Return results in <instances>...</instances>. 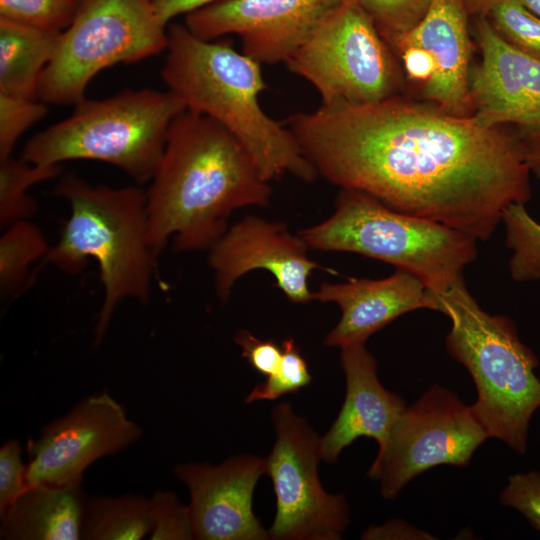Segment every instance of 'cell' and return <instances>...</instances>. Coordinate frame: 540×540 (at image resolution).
Masks as SVG:
<instances>
[{
    "label": "cell",
    "mask_w": 540,
    "mask_h": 540,
    "mask_svg": "<svg viewBox=\"0 0 540 540\" xmlns=\"http://www.w3.org/2000/svg\"><path fill=\"white\" fill-rule=\"evenodd\" d=\"M317 175L386 206L487 240L505 209L531 197L522 146L507 126H486L395 95L321 104L288 119Z\"/></svg>",
    "instance_id": "obj_1"
},
{
    "label": "cell",
    "mask_w": 540,
    "mask_h": 540,
    "mask_svg": "<svg viewBox=\"0 0 540 540\" xmlns=\"http://www.w3.org/2000/svg\"><path fill=\"white\" fill-rule=\"evenodd\" d=\"M502 505L519 511L540 532V472L530 471L509 476L500 494Z\"/></svg>",
    "instance_id": "obj_31"
},
{
    "label": "cell",
    "mask_w": 540,
    "mask_h": 540,
    "mask_svg": "<svg viewBox=\"0 0 540 540\" xmlns=\"http://www.w3.org/2000/svg\"><path fill=\"white\" fill-rule=\"evenodd\" d=\"M141 435V428L109 394L85 398L45 426L36 440H28L27 482L79 488L93 462L119 453Z\"/></svg>",
    "instance_id": "obj_12"
},
{
    "label": "cell",
    "mask_w": 540,
    "mask_h": 540,
    "mask_svg": "<svg viewBox=\"0 0 540 540\" xmlns=\"http://www.w3.org/2000/svg\"><path fill=\"white\" fill-rule=\"evenodd\" d=\"M49 247L42 231L26 220L4 228L0 237V292L2 298H12L29 285L32 264L43 259Z\"/></svg>",
    "instance_id": "obj_23"
},
{
    "label": "cell",
    "mask_w": 540,
    "mask_h": 540,
    "mask_svg": "<svg viewBox=\"0 0 540 540\" xmlns=\"http://www.w3.org/2000/svg\"><path fill=\"white\" fill-rule=\"evenodd\" d=\"M168 33L150 0H84L61 32L42 73L37 99L77 104L89 82L118 63H134L166 51Z\"/></svg>",
    "instance_id": "obj_8"
},
{
    "label": "cell",
    "mask_w": 540,
    "mask_h": 540,
    "mask_svg": "<svg viewBox=\"0 0 540 540\" xmlns=\"http://www.w3.org/2000/svg\"><path fill=\"white\" fill-rule=\"evenodd\" d=\"M467 14L464 0H432L415 27L386 41L391 48L415 45L430 55L435 70L423 93L438 109L458 116L472 114Z\"/></svg>",
    "instance_id": "obj_18"
},
{
    "label": "cell",
    "mask_w": 540,
    "mask_h": 540,
    "mask_svg": "<svg viewBox=\"0 0 540 540\" xmlns=\"http://www.w3.org/2000/svg\"><path fill=\"white\" fill-rule=\"evenodd\" d=\"M160 22L167 26L181 14H189L219 0H150Z\"/></svg>",
    "instance_id": "obj_36"
},
{
    "label": "cell",
    "mask_w": 540,
    "mask_h": 540,
    "mask_svg": "<svg viewBox=\"0 0 540 540\" xmlns=\"http://www.w3.org/2000/svg\"><path fill=\"white\" fill-rule=\"evenodd\" d=\"M340 362L346 395L337 418L321 438L322 457L328 463H335L359 437L372 438L382 447L406 408L400 395L380 383L376 360L365 344L342 347Z\"/></svg>",
    "instance_id": "obj_19"
},
{
    "label": "cell",
    "mask_w": 540,
    "mask_h": 540,
    "mask_svg": "<svg viewBox=\"0 0 540 540\" xmlns=\"http://www.w3.org/2000/svg\"><path fill=\"white\" fill-rule=\"evenodd\" d=\"M313 300L334 302L341 310L336 326L324 339L325 346L365 344L375 332L407 312L435 310L427 286L417 276L398 269L378 279L350 278L342 283H321Z\"/></svg>",
    "instance_id": "obj_17"
},
{
    "label": "cell",
    "mask_w": 540,
    "mask_h": 540,
    "mask_svg": "<svg viewBox=\"0 0 540 540\" xmlns=\"http://www.w3.org/2000/svg\"><path fill=\"white\" fill-rule=\"evenodd\" d=\"M393 49L399 55L408 78L422 84L424 88L432 79L435 70L430 55L415 45H398Z\"/></svg>",
    "instance_id": "obj_34"
},
{
    "label": "cell",
    "mask_w": 540,
    "mask_h": 540,
    "mask_svg": "<svg viewBox=\"0 0 540 540\" xmlns=\"http://www.w3.org/2000/svg\"><path fill=\"white\" fill-rule=\"evenodd\" d=\"M84 0H0V17L47 30H65Z\"/></svg>",
    "instance_id": "obj_27"
},
{
    "label": "cell",
    "mask_w": 540,
    "mask_h": 540,
    "mask_svg": "<svg viewBox=\"0 0 540 540\" xmlns=\"http://www.w3.org/2000/svg\"><path fill=\"white\" fill-rule=\"evenodd\" d=\"M167 33L161 77L186 109L231 132L266 181L286 173L305 182L318 176L290 129L262 109L259 96L266 83L259 62L235 50L229 38L203 40L177 23Z\"/></svg>",
    "instance_id": "obj_3"
},
{
    "label": "cell",
    "mask_w": 540,
    "mask_h": 540,
    "mask_svg": "<svg viewBox=\"0 0 540 540\" xmlns=\"http://www.w3.org/2000/svg\"><path fill=\"white\" fill-rule=\"evenodd\" d=\"M373 21L385 41L415 27L432 0H349Z\"/></svg>",
    "instance_id": "obj_28"
},
{
    "label": "cell",
    "mask_w": 540,
    "mask_h": 540,
    "mask_svg": "<svg viewBox=\"0 0 540 540\" xmlns=\"http://www.w3.org/2000/svg\"><path fill=\"white\" fill-rule=\"evenodd\" d=\"M72 114L34 135L22 159L39 165L96 160L150 182L160 164L173 119L186 109L171 91L125 90L105 99H83Z\"/></svg>",
    "instance_id": "obj_7"
},
{
    "label": "cell",
    "mask_w": 540,
    "mask_h": 540,
    "mask_svg": "<svg viewBox=\"0 0 540 540\" xmlns=\"http://www.w3.org/2000/svg\"><path fill=\"white\" fill-rule=\"evenodd\" d=\"M79 488L29 485L0 512V536L8 540H78L85 516Z\"/></svg>",
    "instance_id": "obj_20"
},
{
    "label": "cell",
    "mask_w": 540,
    "mask_h": 540,
    "mask_svg": "<svg viewBox=\"0 0 540 540\" xmlns=\"http://www.w3.org/2000/svg\"><path fill=\"white\" fill-rule=\"evenodd\" d=\"M528 10L540 17V0H519Z\"/></svg>",
    "instance_id": "obj_38"
},
{
    "label": "cell",
    "mask_w": 540,
    "mask_h": 540,
    "mask_svg": "<svg viewBox=\"0 0 540 540\" xmlns=\"http://www.w3.org/2000/svg\"><path fill=\"white\" fill-rule=\"evenodd\" d=\"M308 249L300 235H292L284 223L244 217L209 249L208 263L214 271L217 296L227 300L241 276L261 269L272 274L290 302L312 301L308 279L315 269L324 267L308 257Z\"/></svg>",
    "instance_id": "obj_15"
},
{
    "label": "cell",
    "mask_w": 540,
    "mask_h": 540,
    "mask_svg": "<svg viewBox=\"0 0 540 540\" xmlns=\"http://www.w3.org/2000/svg\"><path fill=\"white\" fill-rule=\"evenodd\" d=\"M309 249L360 254L417 276L436 294L463 278L476 239L445 224L396 211L373 196L342 189L334 213L298 233Z\"/></svg>",
    "instance_id": "obj_6"
},
{
    "label": "cell",
    "mask_w": 540,
    "mask_h": 540,
    "mask_svg": "<svg viewBox=\"0 0 540 540\" xmlns=\"http://www.w3.org/2000/svg\"><path fill=\"white\" fill-rule=\"evenodd\" d=\"M151 501L142 495L95 497L87 505L82 538L89 540H139L150 535Z\"/></svg>",
    "instance_id": "obj_22"
},
{
    "label": "cell",
    "mask_w": 540,
    "mask_h": 540,
    "mask_svg": "<svg viewBox=\"0 0 540 540\" xmlns=\"http://www.w3.org/2000/svg\"><path fill=\"white\" fill-rule=\"evenodd\" d=\"M54 193L68 202L70 215L41 262L68 274L79 273L89 258L97 262L104 289L94 331L100 345L124 299L145 304L150 298L158 255L149 241L146 191L91 185L67 174Z\"/></svg>",
    "instance_id": "obj_4"
},
{
    "label": "cell",
    "mask_w": 540,
    "mask_h": 540,
    "mask_svg": "<svg viewBox=\"0 0 540 540\" xmlns=\"http://www.w3.org/2000/svg\"><path fill=\"white\" fill-rule=\"evenodd\" d=\"M276 439L266 457L276 512L269 529L275 540H339L349 524V506L342 494L322 487L318 465L321 438L289 403L272 410Z\"/></svg>",
    "instance_id": "obj_10"
},
{
    "label": "cell",
    "mask_w": 540,
    "mask_h": 540,
    "mask_svg": "<svg viewBox=\"0 0 540 540\" xmlns=\"http://www.w3.org/2000/svg\"><path fill=\"white\" fill-rule=\"evenodd\" d=\"M487 438L470 406L434 384L403 410L367 474L379 482L382 497L392 500L430 468L467 466Z\"/></svg>",
    "instance_id": "obj_11"
},
{
    "label": "cell",
    "mask_w": 540,
    "mask_h": 540,
    "mask_svg": "<svg viewBox=\"0 0 540 540\" xmlns=\"http://www.w3.org/2000/svg\"><path fill=\"white\" fill-rule=\"evenodd\" d=\"M60 34L0 17V94L37 99L42 73L56 51Z\"/></svg>",
    "instance_id": "obj_21"
},
{
    "label": "cell",
    "mask_w": 540,
    "mask_h": 540,
    "mask_svg": "<svg viewBox=\"0 0 540 540\" xmlns=\"http://www.w3.org/2000/svg\"><path fill=\"white\" fill-rule=\"evenodd\" d=\"M60 165H39L14 159L0 161V225L6 228L34 214L36 201L27 191L33 185L56 177Z\"/></svg>",
    "instance_id": "obj_24"
},
{
    "label": "cell",
    "mask_w": 540,
    "mask_h": 540,
    "mask_svg": "<svg viewBox=\"0 0 540 540\" xmlns=\"http://www.w3.org/2000/svg\"><path fill=\"white\" fill-rule=\"evenodd\" d=\"M496 32L522 53L540 60V17L519 0H502L489 10Z\"/></svg>",
    "instance_id": "obj_25"
},
{
    "label": "cell",
    "mask_w": 540,
    "mask_h": 540,
    "mask_svg": "<svg viewBox=\"0 0 540 540\" xmlns=\"http://www.w3.org/2000/svg\"><path fill=\"white\" fill-rule=\"evenodd\" d=\"M531 171L540 178V160L532 166Z\"/></svg>",
    "instance_id": "obj_39"
},
{
    "label": "cell",
    "mask_w": 540,
    "mask_h": 540,
    "mask_svg": "<svg viewBox=\"0 0 540 540\" xmlns=\"http://www.w3.org/2000/svg\"><path fill=\"white\" fill-rule=\"evenodd\" d=\"M363 539H434L403 520H391L382 526L369 527L362 533Z\"/></svg>",
    "instance_id": "obj_35"
},
{
    "label": "cell",
    "mask_w": 540,
    "mask_h": 540,
    "mask_svg": "<svg viewBox=\"0 0 540 540\" xmlns=\"http://www.w3.org/2000/svg\"><path fill=\"white\" fill-rule=\"evenodd\" d=\"M310 82L322 104H367L394 95L399 76L389 45L371 18L343 0L286 62Z\"/></svg>",
    "instance_id": "obj_9"
},
{
    "label": "cell",
    "mask_w": 540,
    "mask_h": 540,
    "mask_svg": "<svg viewBox=\"0 0 540 540\" xmlns=\"http://www.w3.org/2000/svg\"><path fill=\"white\" fill-rule=\"evenodd\" d=\"M151 501L153 528L151 540H190L194 538L188 505L171 491H157Z\"/></svg>",
    "instance_id": "obj_30"
},
{
    "label": "cell",
    "mask_w": 540,
    "mask_h": 540,
    "mask_svg": "<svg viewBox=\"0 0 540 540\" xmlns=\"http://www.w3.org/2000/svg\"><path fill=\"white\" fill-rule=\"evenodd\" d=\"M47 112L40 100L0 94V161L12 156L20 136Z\"/></svg>",
    "instance_id": "obj_29"
},
{
    "label": "cell",
    "mask_w": 540,
    "mask_h": 540,
    "mask_svg": "<svg viewBox=\"0 0 540 540\" xmlns=\"http://www.w3.org/2000/svg\"><path fill=\"white\" fill-rule=\"evenodd\" d=\"M266 458L239 455L220 465L186 463L175 475L190 493L194 538L201 540H268L253 511V494L266 474Z\"/></svg>",
    "instance_id": "obj_16"
},
{
    "label": "cell",
    "mask_w": 540,
    "mask_h": 540,
    "mask_svg": "<svg viewBox=\"0 0 540 540\" xmlns=\"http://www.w3.org/2000/svg\"><path fill=\"white\" fill-rule=\"evenodd\" d=\"M27 465L23 464L21 446L11 439L0 448V512L10 506L29 486Z\"/></svg>",
    "instance_id": "obj_32"
},
{
    "label": "cell",
    "mask_w": 540,
    "mask_h": 540,
    "mask_svg": "<svg viewBox=\"0 0 540 540\" xmlns=\"http://www.w3.org/2000/svg\"><path fill=\"white\" fill-rule=\"evenodd\" d=\"M235 342L242 348V357L264 376L273 374L282 358V347L272 340H261L246 330L238 331Z\"/></svg>",
    "instance_id": "obj_33"
},
{
    "label": "cell",
    "mask_w": 540,
    "mask_h": 540,
    "mask_svg": "<svg viewBox=\"0 0 540 540\" xmlns=\"http://www.w3.org/2000/svg\"><path fill=\"white\" fill-rule=\"evenodd\" d=\"M282 358L277 370L256 385L245 402L275 400L288 393H296L310 384L312 376L308 364L293 338L282 341Z\"/></svg>",
    "instance_id": "obj_26"
},
{
    "label": "cell",
    "mask_w": 540,
    "mask_h": 540,
    "mask_svg": "<svg viewBox=\"0 0 540 540\" xmlns=\"http://www.w3.org/2000/svg\"><path fill=\"white\" fill-rule=\"evenodd\" d=\"M475 36L481 62L470 73L472 114L511 128L532 168L540 160V60L508 44L484 16Z\"/></svg>",
    "instance_id": "obj_13"
},
{
    "label": "cell",
    "mask_w": 540,
    "mask_h": 540,
    "mask_svg": "<svg viewBox=\"0 0 540 540\" xmlns=\"http://www.w3.org/2000/svg\"><path fill=\"white\" fill-rule=\"evenodd\" d=\"M430 294L435 310L452 323L446 337L449 354L474 381L472 413L489 438L524 454L531 418L540 408L537 356L521 341L511 319L480 308L463 278L443 293Z\"/></svg>",
    "instance_id": "obj_5"
},
{
    "label": "cell",
    "mask_w": 540,
    "mask_h": 540,
    "mask_svg": "<svg viewBox=\"0 0 540 540\" xmlns=\"http://www.w3.org/2000/svg\"><path fill=\"white\" fill-rule=\"evenodd\" d=\"M343 0H219L185 15L203 40L236 34L260 64L286 63Z\"/></svg>",
    "instance_id": "obj_14"
},
{
    "label": "cell",
    "mask_w": 540,
    "mask_h": 540,
    "mask_svg": "<svg viewBox=\"0 0 540 540\" xmlns=\"http://www.w3.org/2000/svg\"><path fill=\"white\" fill-rule=\"evenodd\" d=\"M468 13L488 14L490 8L502 0H464Z\"/></svg>",
    "instance_id": "obj_37"
},
{
    "label": "cell",
    "mask_w": 540,
    "mask_h": 540,
    "mask_svg": "<svg viewBox=\"0 0 540 540\" xmlns=\"http://www.w3.org/2000/svg\"><path fill=\"white\" fill-rule=\"evenodd\" d=\"M272 189L241 142L225 127L185 109L171 122L165 149L146 191L149 241L159 256L210 249L231 214L268 205Z\"/></svg>",
    "instance_id": "obj_2"
}]
</instances>
